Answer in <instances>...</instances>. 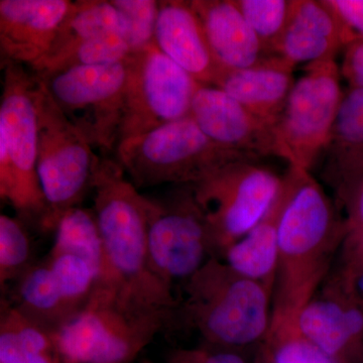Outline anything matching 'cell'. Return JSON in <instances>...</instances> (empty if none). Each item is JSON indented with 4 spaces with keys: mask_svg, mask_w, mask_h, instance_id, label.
Segmentation results:
<instances>
[{
    "mask_svg": "<svg viewBox=\"0 0 363 363\" xmlns=\"http://www.w3.org/2000/svg\"><path fill=\"white\" fill-rule=\"evenodd\" d=\"M292 189L279 229L269 333L300 330L301 312L332 271L348 235L345 219L311 172L289 166Z\"/></svg>",
    "mask_w": 363,
    "mask_h": 363,
    "instance_id": "6da1fadb",
    "label": "cell"
},
{
    "mask_svg": "<svg viewBox=\"0 0 363 363\" xmlns=\"http://www.w3.org/2000/svg\"><path fill=\"white\" fill-rule=\"evenodd\" d=\"M91 189L104 252L96 289L135 305L174 313L178 297L150 267L147 196L126 178L116 159L105 155L97 156Z\"/></svg>",
    "mask_w": 363,
    "mask_h": 363,
    "instance_id": "7a4b0ae2",
    "label": "cell"
},
{
    "mask_svg": "<svg viewBox=\"0 0 363 363\" xmlns=\"http://www.w3.org/2000/svg\"><path fill=\"white\" fill-rule=\"evenodd\" d=\"M183 296L172 327H185L205 344L238 350L266 340L271 326L272 292L266 286L212 257L180 286Z\"/></svg>",
    "mask_w": 363,
    "mask_h": 363,
    "instance_id": "3957f363",
    "label": "cell"
},
{
    "mask_svg": "<svg viewBox=\"0 0 363 363\" xmlns=\"http://www.w3.org/2000/svg\"><path fill=\"white\" fill-rule=\"evenodd\" d=\"M0 196L26 225L42 229L47 205L38 176L37 76L26 66L1 63Z\"/></svg>",
    "mask_w": 363,
    "mask_h": 363,
    "instance_id": "277c9868",
    "label": "cell"
},
{
    "mask_svg": "<svg viewBox=\"0 0 363 363\" xmlns=\"http://www.w3.org/2000/svg\"><path fill=\"white\" fill-rule=\"evenodd\" d=\"M116 152L138 189L192 185L231 162L259 161L213 142L190 116L124 140Z\"/></svg>",
    "mask_w": 363,
    "mask_h": 363,
    "instance_id": "5b68a950",
    "label": "cell"
},
{
    "mask_svg": "<svg viewBox=\"0 0 363 363\" xmlns=\"http://www.w3.org/2000/svg\"><path fill=\"white\" fill-rule=\"evenodd\" d=\"M172 316L96 289L84 309L55 337L69 363H130L168 329Z\"/></svg>",
    "mask_w": 363,
    "mask_h": 363,
    "instance_id": "8992f818",
    "label": "cell"
},
{
    "mask_svg": "<svg viewBox=\"0 0 363 363\" xmlns=\"http://www.w3.org/2000/svg\"><path fill=\"white\" fill-rule=\"evenodd\" d=\"M37 79V169L47 205L40 231L49 233H55L67 211L80 206L91 189L97 155Z\"/></svg>",
    "mask_w": 363,
    "mask_h": 363,
    "instance_id": "52a82bcc",
    "label": "cell"
},
{
    "mask_svg": "<svg viewBox=\"0 0 363 363\" xmlns=\"http://www.w3.org/2000/svg\"><path fill=\"white\" fill-rule=\"evenodd\" d=\"M281 185V177L257 161L231 162L191 185L209 226L214 257L222 259L262 220Z\"/></svg>",
    "mask_w": 363,
    "mask_h": 363,
    "instance_id": "ba28073f",
    "label": "cell"
},
{
    "mask_svg": "<svg viewBox=\"0 0 363 363\" xmlns=\"http://www.w3.org/2000/svg\"><path fill=\"white\" fill-rule=\"evenodd\" d=\"M147 198V255L152 274L175 292L214 257L206 218L192 186L177 185Z\"/></svg>",
    "mask_w": 363,
    "mask_h": 363,
    "instance_id": "9c48e42d",
    "label": "cell"
},
{
    "mask_svg": "<svg viewBox=\"0 0 363 363\" xmlns=\"http://www.w3.org/2000/svg\"><path fill=\"white\" fill-rule=\"evenodd\" d=\"M126 75L124 61L111 65L75 67L40 79L91 147L106 156L116 150L121 140Z\"/></svg>",
    "mask_w": 363,
    "mask_h": 363,
    "instance_id": "30bf717a",
    "label": "cell"
},
{
    "mask_svg": "<svg viewBox=\"0 0 363 363\" xmlns=\"http://www.w3.org/2000/svg\"><path fill=\"white\" fill-rule=\"evenodd\" d=\"M304 70L291 91L277 133L289 166L312 172L328 143L344 91L335 60L309 64Z\"/></svg>",
    "mask_w": 363,
    "mask_h": 363,
    "instance_id": "8fae6325",
    "label": "cell"
},
{
    "mask_svg": "<svg viewBox=\"0 0 363 363\" xmlns=\"http://www.w3.org/2000/svg\"><path fill=\"white\" fill-rule=\"evenodd\" d=\"M125 64L128 75L119 143L190 116L200 84L162 54L155 43L131 52Z\"/></svg>",
    "mask_w": 363,
    "mask_h": 363,
    "instance_id": "7c38bea8",
    "label": "cell"
},
{
    "mask_svg": "<svg viewBox=\"0 0 363 363\" xmlns=\"http://www.w3.org/2000/svg\"><path fill=\"white\" fill-rule=\"evenodd\" d=\"M190 116L208 138L222 147L255 160L272 156L284 159L277 126L215 86H198Z\"/></svg>",
    "mask_w": 363,
    "mask_h": 363,
    "instance_id": "4fadbf2b",
    "label": "cell"
},
{
    "mask_svg": "<svg viewBox=\"0 0 363 363\" xmlns=\"http://www.w3.org/2000/svg\"><path fill=\"white\" fill-rule=\"evenodd\" d=\"M70 0H0L1 63L30 68L49 54Z\"/></svg>",
    "mask_w": 363,
    "mask_h": 363,
    "instance_id": "5bb4252c",
    "label": "cell"
},
{
    "mask_svg": "<svg viewBox=\"0 0 363 363\" xmlns=\"http://www.w3.org/2000/svg\"><path fill=\"white\" fill-rule=\"evenodd\" d=\"M298 329L334 363H351L363 348V306L325 281L301 312Z\"/></svg>",
    "mask_w": 363,
    "mask_h": 363,
    "instance_id": "9a60e30c",
    "label": "cell"
},
{
    "mask_svg": "<svg viewBox=\"0 0 363 363\" xmlns=\"http://www.w3.org/2000/svg\"><path fill=\"white\" fill-rule=\"evenodd\" d=\"M155 45L199 84L214 86L224 70L215 58L190 1L161 0Z\"/></svg>",
    "mask_w": 363,
    "mask_h": 363,
    "instance_id": "2e32d148",
    "label": "cell"
},
{
    "mask_svg": "<svg viewBox=\"0 0 363 363\" xmlns=\"http://www.w3.org/2000/svg\"><path fill=\"white\" fill-rule=\"evenodd\" d=\"M354 40L327 0H296L278 56L294 67L331 61Z\"/></svg>",
    "mask_w": 363,
    "mask_h": 363,
    "instance_id": "e0dca14e",
    "label": "cell"
},
{
    "mask_svg": "<svg viewBox=\"0 0 363 363\" xmlns=\"http://www.w3.org/2000/svg\"><path fill=\"white\" fill-rule=\"evenodd\" d=\"M320 161L322 180L333 190L339 206L363 177V90L344 91Z\"/></svg>",
    "mask_w": 363,
    "mask_h": 363,
    "instance_id": "ac0fdd59",
    "label": "cell"
},
{
    "mask_svg": "<svg viewBox=\"0 0 363 363\" xmlns=\"http://www.w3.org/2000/svg\"><path fill=\"white\" fill-rule=\"evenodd\" d=\"M292 64L279 56L240 70L224 69L215 83L247 111L277 126L296 80Z\"/></svg>",
    "mask_w": 363,
    "mask_h": 363,
    "instance_id": "d6986e66",
    "label": "cell"
},
{
    "mask_svg": "<svg viewBox=\"0 0 363 363\" xmlns=\"http://www.w3.org/2000/svg\"><path fill=\"white\" fill-rule=\"evenodd\" d=\"M215 58L223 69L240 70L267 58L233 0H190Z\"/></svg>",
    "mask_w": 363,
    "mask_h": 363,
    "instance_id": "ffe728a7",
    "label": "cell"
},
{
    "mask_svg": "<svg viewBox=\"0 0 363 363\" xmlns=\"http://www.w3.org/2000/svg\"><path fill=\"white\" fill-rule=\"evenodd\" d=\"M292 182L289 172L281 177L276 199L262 220L229 247L222 260L238 274L259 281L272 292L278 262L279 229L281 215L291 194Z\"/></svg>",
    "mask_w": 363,
    "mask_h": 363,
    "instance_id": "44dd1931",
    "label": "cell"
},
{
    "mask_svg": "<svg viewBox=\"0 0 363 363\" xmlns=\"http://www.w3.org/2000/svg\"><path fill=\"white\" fill-rule=\"evenodd\" d=\"M6 298L25 316L52 332L73 319L47 257L35 262L14 283L11 298Z\"/></svg>",
    "mask_w": 363,
    "mask_h": 363,
    "instance_id": "7402d4cb",
    "label": "cell"
},
{
    "mask_svg": "<svg viewBox=\"0 0 363 363\" xmlns=\"http://www.w3.org/2000/svg\"><path fill=\"white\" fill-rule=\"evenodd\" d=\"M0 363H69L57 344L55 332L40 326L1 298Z\"/></svg>",
    "mask_w": 363,
    "mask_h": 363,
    "instance_id": "603a6c76",
    "label": "cell"
},
{
    "mask_svg": "<svg viewBox=\"0 0 363 363\" xmlns=\"http://www.w3.org/2000/svg\"><path fill=\"white\" fill-rule=\"evenodd\" d=\"M113 33H121L125 38V23L111 1H73L65 20L60 26L49 54L30 70L63 56L85 40Z\"/></svg>",
    "mask_w": 363,
    "mask_h": 363,
    "instance_id": "cb8c5ba5",
    "label": "cell"
},
{
    "mask_svg": "<svg viewBox=\"0 0 363 363\" xmlns=\"http://www.w3.org/2000/svg\"><path fill=\"white\" fill-rule=\"evenodd\" d=\"M50 252L76 255L94 271L97 283L104 269V252L94 211L78 206L60 219Z\"/></svg>",
    "mask_w": 363,
    "mask_h": 363,
    "instance_id": "d4e9b609",
    "label": "cell"
},
{
    "mask_svg": "<svg viewBox=\"0 0 363 363\" xmlns=\"http://www.w3.org/2000/svg\"><path fill=\"white\" fill-rule=\"evenodd\" d=\"M131 54L130 45L121 33H108L85 40L56 60L32 69L39 78L75 68L121 63Z\"/></svg>",
    "mask_w": 363,
    "mask_h": 363,
    "instance_id": "484cf974",
    "label": "cell"
},
{
    "mask_svg": "<svg viewBox=\"0 0 363 363\" xmlns=\"http://www.w3.org/2000/svg\"><path fill=\"white\" fill-rule=\"evenodd\" d=\"M267 56H278L296 0H233Z\"/></svg>",
    "mask_w": 363,
    "mask_h": 363,
    "instance_id": "4316f807",
    "label": "cell"
},
{
    "mask_svg": "<svg viewBox=\"0 0 363 363\" xmlns=\"http://www.w3.org/2000/svg\"><path fill=\"white\" fill-rule=\"evenodd\" d=\"M64 300L73 318L87 306L97 286V277L84 259L69 253L47 255Z\"/></svg>",
    "mask_w": 363,
    "mask_h": 363,
    "instance_id": "83f0119b",
    "label": "cell"
},
{
    "mask_svg": "<svg viewBox=\"0 0 363 363\" xmlns=\"http://www.w3.org/2000/svg\"><path fill=\"white\" fill-rule=\"evenodd\" d=\"M25 222L0 215V286L16 283L33 262V245Z\"/></svg>",
    "mask_w": 363,
    "mask_h": 363,
    "instance_id": "f1b7e54d",
    "label": "cell"
},
{
    "mask_svg": "<svg viewBox=\"0 0 363 363\" xmlns=\"http://www.w3.org/2000/svg\"><path fill=\"white\" fill-rule=\"evenodd\" d=\"M125 23V40L131 52L152 44L156 32L159 1L156 0H111Z\"/></svg>",
    "mask_w": 363,
    "mask_h": 363,
    "instance_id": "f546056e",
    "label": "cell"
},
{
    "mask_svg": "<svg viewBox=\"0 0 363 363\" xmlns=\"http://www.w3.org/2000/svg\"><path fill=\"white\" fill-rule=\"evenodd\" d=\"M262 345L272 363H334L300 330L267 336Z\"/></svg>",
    "mask_w": 363,
    "mask_h": 363,
    "instance_id": "4dcf8cb0",
    "label": "cell"
},
{
    "mask_svg": "<svg viewBox=\"0 0 363 363\" xmlns=\"http://www.w3.org/2000/svg\"><path fill=\"white\" fill-rule=\"evenodd\" d=\"M326 281L363 306V248L345 240L339 266Z\"/></svg>",
    "mask_w": 363,
    "mask_h": 363,
    "instance_id": "1f68e13d",
    "label": "cell"
},
{
    "mask_svg": "<svg viewBox=\"0 0 363 363\" xmlns=\"http://www.w3.org/2000/svg\"><path fill=\"white\" fill-rule=\"evenodd\" d=\"M340 74L350 88L363 90V40H354L346 45Z\"/></svg>",
    "mask_w": 363,
    "mask_h": 363,
    "instance_id": "d6a6232c",
    "label": "cell"
},
{
    "mask_svg": "<svg viewBox=\"0 0 363 363\" xmlns=\"http://www.w3.org/2000/svg\"><path fill=\"white\" fill-rule=\"evenodd\" d=\"M338 207L346 212V225L348 236L363 235V177L355 184L343 202Z\"/></svg>",
    "mask_w": 363,
    "mask_h": 363,
    "instance_id": "836d02e7",
    "label": "cell"
},
{
    "mask_svg": "<svg viewBox=\"0 0 363 363\" xmlns=\"http://www.w3.org/2000/svg\"><path fill=\"white\" fill-rule=\"evenodd\" d=\"M355 40H363V0H327Z\"/></svg>",
    "mask_w": 363,
    "mask_h": 363,
    "instance_id": "e575fe53",
    "label": "cell"
},
{
    "mask_svg": "<svg viewBox=\"0 0 363 363\" xmlns=\"http://www.w3.org/2000/svg\"><path fill=\"white\" fill-rule=\"evenodd\" d=\"M202 363H247L235 350L203 344L198 348Z\"/></svg>",
    "mask_w": 363,
    "mask_h": 363,
    "instance_id": "d590c367",
    "label": "cell"
},
{
    "mask_svg": "<svg viewBox=\"0 0 363 363\" xmlns=\"http://www.w3.org/2000/svg\"><path fill=\"white\" fill-rule=\"evenodd\" d=\"M167 363H202V360L198 348L174 350L167 357Z\"/></svg>",
    "mask_w": 363,
    "mask_h": 363,
    "instance_id": "8d00e7d4",
    "label": "cell"
},
{
    "mask_svg": "<svg viewBox=\"0 0 363 363\" xmlns=\"http://www.w3.org/2000/svg\"><path fill=\"white\" fill-rule=\"evenodd\" d=\"M255 363H272L269 359V355H267L266 350L264 346L260 344L259 353H257V362Z\"/></svg>",
    "mask_w": 363,
    "mask_h": 363,
    "instance_id": "74e56055",
    "label": "cell"
},
{
    "mask_svg": "<svg viewBox=\"0 0 363 363\" xmlns=\"http://www.w3.org/2000/svg\"><path fill=\"white\" fill-rule=\"evenodd\" d=\"M346 240L351 241V242L355 243L358 247L363 248V235L362 236H347Z\"/></svg>",
    "mask_w": 363,
    "mask_h": 363,
    "instance_id": "f35d334b",
    "label": "cell"
},
{
    "mask_svg": "<svg viewBox=\"0 0 363 363\" xmlns=\"http://www.w3.org/2000/svg\"><path fill=\"white\" fill-rule=\"evenodd\" d=\"M142 363H154V362H150V360H145V362H143Z\"/></svg>",
    "mask_w": 363,
    "mask_h": 363,
    "instance_id": "ab89813d",
    "label": "cell"
}]
</instances>
